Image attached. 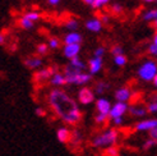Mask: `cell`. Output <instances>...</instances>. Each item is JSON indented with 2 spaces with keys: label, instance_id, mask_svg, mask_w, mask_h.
I'll return each instance as SVG.
<instances>
[{
  "label": "cell",
  "instance_id": "1",
  "mask_svg": "<svg viewBox=\"0 0 157 156\" xmlns=\"http://www.w3.org/2000/svg\"><path fill=\"white\" fill-rule=\"evenodd\" d=\"M49 105L52 109L55 115L70 126L75 124L82 119V111L78 107L75 100L70 97L65 91L60 88H54L49 92L48 96Z\"/></svg>",
  "mask_w": 157,
  "mask_h": 156
},
{
  "label": "cell",
  "instance_id": "2",
  "mask_svg": "<svg viewBox=\"0 0 157 156\" xmlns=\"http://www.w3.org/2000/svg\"><path fill=\"white\" fill-rule=\"evenodd\" d=\"M119 138V132L115 128H109L106 131H104L102 133L97 135L95 138L92 139V146L93 147H110L114 146Z\"/></svg>",
  "mask_w": 157,
  "mask_h": 156
},
{
  "label": "cell",
  "instance_id": "3",
  "mask_svg": "<svg viewBox=\"0 0 157 156\" xmlns=\"http://www.w3.org/2000/svg\"><path fill=\"white\" fill-rule=\"evenodd\" d=\"M64 74H65L68 84L83 86V84H87L92 80V74L91 73H84L83 71H78V69H74L73 67H70V65L65 67Z\"/></svg>",
  "mask_w": 157,
  "mask_h": 156
},
{
  "label": "cell",
  "instance_id": "4",
  "mask_svg": "<svg viewBox=\"0 0 157 156\" xmlns=\"http://www.w3.org/2000/svg\"><path fill=\"white\" fill-rule=\"evenodd\" d=\"M157 76V61L148 59L143 61L140 67L138 68V77L144 82L153 81Z\"/></svg>",
  "mask_w": 157,
  "mask_h": 156
},
{
  "label": "cell",
  "instance_id": "5",
  "mask_svg": "<svg viewBox=\"0 0 157 156\" xmlns=\"http://www.w3.org/2000/svg\"><path fill=\"white\" fill-rule=\"evenodd\" d=\"M78 101L82 105H90L95 101V93L90 87H82L78 91Z\"/></svg>",
  "mask_w": 157,
  "mask_h": 156
},
{
  "label": "cell",
  "instance_id": "6",
  "mask_svg": "<svg viewBox=\"0 0 157 156\" xmlns=\"http://www.w3.org/2000/svg\"><path fill=\"white\" fill-rule=\"evenodd\" d=\"M129 110V105L127 103H120V101H116V103L113 105L111 110H110L109 116L111 119L115 118H121V116Z\"/></svg>",
  "mask_w": 157,
  "mask_h": 156
},
{
  "label": "cell",
  "instance_id": "7",
  "mask_svg": "<svg viewBox=\"0 0 157 156\" xmlns=\"http://www.w3.org/2000/svg\"><path fill=\"white\" fill-rule=\"evenodd\" d=\"M157 128V119H144L136 124V129L138 132H150Z\"/></svg>",
  "mask_w": 157,
  "mask_h": 156
},
{
  "label": "cell",
  "instance_id": "8",
  "mask_svg": "<svg viewBox=\"0 0 157 156\" xmlns=\"http://www.w3.org/2000/svg\"><path fill=\"white\" fill-rule=\"evenodd\" d=\"M81 51V45L79 44H73V45H64L63 48V54L68 59H73L79 55Z\"/></svg>",
  "mask_w": 157,
  "mask_h": 156
},
{
  "label": "cell",
  "instance_id": "9",
  "mask_svg": "<svg viewBox=\"0 0 157 156\" xmlns=\"http://www.w3.org/2000/svg\"><path fill=\"white\" fill-rule=\"evenodd\" d=\"M102 65H104V61H102V58H96L93 57L92 59L88 60V71L91 74H97L101 69H102Z\"/></svg>",
  "mask_w": 157,
  "mask_h": 156
},
{
  "label": "cell",
  "instance_id": "10",
  "mask_svg": "<svg viewBox=\"0 0 157 156\" xmlns=\"http://www.w3.org/2000/svg\"><path fill=\"white\" fill-rule=\"evenodd\" d=\"M113 105L110 104V101L107 99H104V97H100L97 101H96V109L100 114H106L109 115L110 114V110H111Z\"/></svg>",
  "mask_w": 157,
  "mask_h": 156
},
{
  "label": "cell",
  "instance_id": "11",
  "mask_svg": "<svg viewBox=\"0 0 157 156\" xmlns=\"http://www.w3.org/2000/svg\"><path fill=\"white\" fill-rule=\"evenodd\" d=\"M56 73L55 72L54 68H45V69H41L38 71L36 74H35V81L37 82H42V81H46V80H50V78Z\"/></svg>",
  "mask_w": 157,
  "mask_h": 156
},
{
  "label": "cell",
  "instance_id": "12",
  "mask_svg": "<svg viewBox=\"0 0 157 156\" xmlns=\"http://www.w3.org/2000/svg\"><path fill=\"white\" fill-rule=\"evenodd\" d=\"M115 99H116V101H120V103H128L132 99V92L127 87L117 88L115 91Z\"/></svg>",
  "mask_w": 157,
  "mask_h": 156
},
{
  "label": "cell",
  "instance_id": "13",
  "mask_svg": "<svg viewBox=\"0 0 157 156\" xmlns=\"http://www.w3.org/2000/svg\"><path fill=\"white\" fill-rule=\"evenodd\" d=\"M56 137L59 139V142L61 143H68L72 141L73 137V132H70L68 128H59L56 131Z\"/></svg>",
  "mask_w": 157,
  "mask_h": 156
},
{
  "label": "cell",
  "instance_id": "14",
  "mask_svg": "<svg viewBox=\"0 0 157 156\" xmlns=\"http://www.w3.org/2000/svg\"><path fill=\"white\" fill-rule=\"evenodd\" d=\"M82 42V36L81 33L75 32V31H72V32H69L65 35L64 37V44L65 45H73V44H79L81 45Z\"/></svg>",
  "mask_w": 157,
  "mask_h": 156
},
{
  "label": "cell",
  "instance_id": "15",
  "mask_svg": "<svg viewBox=\"0 0 157 156\" xmlns=\"http://www.w3.org/2000/svg\"><path fill=\"white\" fill-rule=\"evenodd\" d=\"M102 25L104 23L101 22V19L92 18V19L86 22V28H87L88 31H91V32H100L101 28H102Z\"/></svg>",
  "mask_w": 157,
  "mask_h": 156
},
{
  "label": "cell",
  "instance_id": "16",
  "mask_svg": "<svg viewBox=\"0 0 157 156\" xmlns=\"http://www.w3.org/2000/svg\"><path fill=\"white\" fill-rule=\"evenodd\" d=\"M128 111H129V114L133 116V118H143V116H146V114L148 113L146 107L139 106V105H133V106H130Z\"/></svg>",
  "mask_w": 157,
  "mask_h": 156
},
{
  "label": "cell",
  "instance_id": "17",
  "mask_svg": "<svg viewBox=\"0 0 157 156\" xmlns=\"http://www.w3.org/2000/svg\"><path fill=\"white\" fill-rule=\"evenodd\" d=\"M25 64L29 69H36V68H40L42 65V59L38 58V57H31V58H27L25 60Z\"/></svg>",
  "mask_w": 157,
  "mask_h": 156
},
{
  "label": "cell",
  "instance_id": "18",
  "mask_svg": "<svg viewBox=\"0 0 157 156\" xmlns=\"http://www.w3.org/2000/svg\"><path fill=\"white\" fill-rule=\"evenodd\" d=\"M50 83L52 86H63L67 83V78H65V74L64 73H59L56 72L51 78H50Z\"/></svg>",
  "mask_w": 157,
  "mask_h": 156
},
{
  "label": "cell",
  "instance_id": "19",
  "mask_svg": "<svg viewBox=\"0 0 157 156\" xmlns=\"http://www.w3.org/2000/svg\"><path fill=\"white\" fill-rule=\"evenodd\" d=\"M109 87H110L109 83H106V82H104V81H100V82H97L96 86H95V91H96L97 95H104V93L109 90Z\"/></svg>",
  "mask_w": 157,
  "mask_h": 156
},
{
  "label": "cell",
  "instance_id": "20",
  "mask_svg": "<svg viewBox=\"0 0 157 156\" xmlns=\"http://www.w3.org/2000/svg\"><path fill=\"white\" fill-rule=\"evenodd\" d=\"M69 65H70V67H73L74 69H78V71H83V69L86 68V64L83 63V60H81L78 57H77V58H73V59H70Z\"/></svg>",
  "mask_w": 157,
  "mask_h": 156
},
{
  "label": "cell",
  "instance_id": "21",
  "mask_svg": "<svg viewBox=\"0 0 157 156\" xmlns=\"http://www.w3.org/2000/svg\"><path fill=\"white\" fill-rule=\"evenodd\" d=\"M143 19L147 22H155L157 21V9H151L143 14Z\"/></svg>",
  "mask_w": 157,
  "mask_h": 156
},
{
  "label": "cell",
  "instance_id": "22",
  "mask_svg": "<svg viewBox=\"0 0 157 156\" xmlns=\"http://www.w3.org/2000/svg\"><path fill=\"white\" fill-rule=\"evenodd\" d=\"M33 23L35 22H32V21H29L28 18H26L25 15L21 18V21H19V25H21V27L22 28H25V29H31L33 27Z\"/></svg>",
  "mask_w": 157,
  "mask_h": 156
},
{
  "label": "cell",
  "instance_id": "23",
  "mask_svg": "<svg viewBox=\"0 0 157 156\" xmlns=\"http://www.w3.org/2000/svg\"><path fill=\"white\" fill-rule=\"evenodd\" d=\"M127 57L124 55V54H121V55H117V57H114V63L117 65V67H124L125 64H127Z\"/></svg>",
  "mask_w": 157,
  "mask_h": 156
},
{
  "label": "cell",
  "instance_id": "24",
  "mask_svg": "<svg viewBox=\"0 0 157 156\" xmlns=\"http://www.w3.org/2000/svg\"><path fill=\"white\" fill-rule=\"evenodd\" d=\"M105 155L106 156H117V155H119V150H117V147L115 145L110 146V147H107V149H106Z\"/></svg>",
  "mask_w": 157,
  "mask_h": 156
},
{
  "label": "cell",
  "instance_id": "25",
  "mask_svg": "<svg viewBox=\"0 0 157 156\" xmlns=\"http://www.w3.org/2000/svg\"><path fill=\"white\" fill-rule=\"evenodd\" d=\"M157 145V142L155 141V139H152V138H147L146 141L143 142V150H151L153 146H156Z\"/></svg>",
  "mask_w": 157,
  "mask_h": 156
},
{
  "label": "cell",
  "instance_id": "26",
  "mask_svg": "<svg viewBox=\"0 0 157 156\" xmlns=\"http://www.w3.org/2000/svg\"><path fill=\"white\" fill-rule=\"evenodd\" d=\"M25 17L28 18L29 21H32V22H36L40 19V13H37V12H27L25 14Z\"/></svg>",
  "mask_w": 157,
  "mask_h": 156
},
{
  "label": "cell",
  "instance_id": "27",
  "mask_svg": "<svg viewBox=\"0 0 157 156\" xmlns=\"http://www.w3.org/2000/svg\"><path fill=\"white\" fill-rule=\"evenodd\" d=\"M109 118H110L109 115H106V114H100V113H98V114L96 115V118H95V122H96L97 124H105Z\"/></svg>",
  "mask_w": 157,
  "mask_h": 156
},
{
  "label": "cell",
  "instance_id": "28",
  "mask_svg": "<svg viewBox=\"0 0 157 156\" xmlns=\"http://www.w3.org/2000/svg\"><path fill=\"white\" fill-rule=\"evenodd\" d=\"M65 27H67L68 29H70V32H72V31H75V29L78 28V22H77L75 19H69V21H67V23H65Z\"/></svg>",
  "mask_w": 157,
  "mask_h": 156
},
{
  "label": "cell",
  "instance_id": "29",
  "mask_svg": "<svg viewBox=\"0 0 157 156\" xmlns=\"http://www.w3.org/2000/svg\"><path fill=\"white\" fill-rule=\"evenodd\" d=\"M147 111L150 114H157V100L151 101V103L147 105Z\"/></svg>",
  "mask_w": 157,
  "mask_h": 156
},
{
  "label": "cell",
  "instance_id": "30",
  "mask_svg": "<svg viewBox=\"0 0 157 156\" xmlns=\"http://www.w3.org/2000/svg\"><path fill=\"white\" fill-rule=\"evenodd\" d=\"M48 45H49L50 49H58L59 46H60V41L58 40L56 37H51L50 40H49V42H48Z\"/></svg>",
  "mask_w": 157,
  "mask_h": 156
},
{
  "label": "cell",
  "instance_id": "31",
  "mask_svg": "<svg viewBox=\"0 0 157 156\" xmlns=\"http://www.w3.org/2000/svg\"><path fill=\"white\" fill-rule=\"evenodd\" d=\"M48 49H49V45H45V44H40L37 45V53L40 54V55H45L46 53H48Z\"/></svg>",
  "mask_w": 157,
  "mask_h": 156
},
{
  "label": "cell",
  "instance_id": "32",
  "mask_svg": "<svg viewBox=\"0 0 157 156\" xmlns=\"http://www.w3.org/2000/svg\"><path fill=\"white\" fill-rule=\"evenodd\" d=\"M111 54H113L114 57L121 55V54H124V53H123V48H121V46H119V45H115L114 48L111 49Z\"/></svg>",
  "mask_w": 157,
  "mask_h": 156
},
{
  "label": "cell",
  "instance_id": "33",
  "mask_svg": "<svg viewBox=\"0 0 157 156\" xmlns=\"http://www.w3.org/2000/svg\"><path fill=\"white\" fill-rule=\"evenodd\" d=\"M105 55V49L102 48V46H100V48H97L95 50V53H93V57H96V58H102Z\"/></svg>",
  "mask_w": 157,
  "mask_h": 156
},
{
  "label": "cell",
  "instance_id": "34",
  "mask_svg": "<svg viewBox=\"0 0 157 156\" xmlns=\"http://www.w3.org/2000/svg\"><path fill=\"white\" fill-rule=\"evenodd\" d=\"M109 3V0H95V3H93V8H97V9H98V8H102L104 5H106Z\"/></svg>",
  "mask_w": 157,
  "mask_h": 156
},
{
  "label": "cell",
  "instance_id": "35",
  "mask_svg": "<svg viewBox=\"0 0 157 156\" xmlns=\"http://www.w3.org/2000/svg\"><path fill=\"white\" fill-rule=\"evenodd\" d=\"M79 141H81V133H79L78 131H74V132H73L72 141H70V142H72V143H78Z\"/></svg>",
  "mask_w": 157,
  "mask_h": 156
},
{
  "label": "cell",
  "instance_id": "36",
  "mask_svg": "<svg viewBox=\"0 0 157 156\" xmlns=\"http://www.w3.org/2000/svg\"><path fill=\"white\" fill-rule=\"evenodd\" d=\"M148 53H150L152 57H157V45H155L152 42L150 46H148Z\"/></svg>",
  "mask_w": 157,
  "mask_h": 156
},
{
  "label": "cell",
  "instance_id": "37",
  "mask_svg": "<svg viewBox=\"0 0 157 156\" xmlns=\"http://www.w3.org/2000/svg\"><path fill=\"white\" fill-rule=\"evenodd\" d=\"M113 123L115 124L116 127H120V126H123V123H124L123 116H121V118H115V119H113Z\"/></svg>",
  "mask_w": 157,
  "mask_h": 156
},
{
  "label": "cell",
  "instance_id": "38",
  "mask_svg": "<svg viewBox=\"0 0 157 156\" xmlns=\"http://www.w3.org/2000/svg\"><path fill=\"white\" fill-rule=\"evenodd\" d=\"M148 133H150V138L155 139V141L157 142V128H155V129L150 131V132H148Z\"/></svg>",
  "mask_w": 157,
  "mask_h": 156
},
{
  "label": "cell",
  "instance_id": "39",
  "mask_svg": "<svg viewBox=\"0 0 157 156\" xmlns=\"http://www.w3.org/2000/svg\"><path fill=\"white\" fill-rule=\"evenodd\" d=\"M36 114H37V116H45L46 115V110L42 109V107H37L36 109Z\"/></svg>",
  "mask_w": 157,
  "mask_h": 156
},
{
  "label": "cell",
  "instance_id": "40",
  "mask_svg": "<svg viewBox=\"0 0 157 156\" xmlns=\"http://www.w3.org/2000/svg\"><path fill=\"white\" fill-rule=\"evenodd\" d=\"M113 12H114V13H120V12H121V6H120L119 4H115V5L113 6Z\"/></svg>",
  "mask_w": 157,
  "mask_h": 156
},
{
  "label": "cell",
  "instance_id": "41",
  "mask_svg": "<svg viewBox=\"0 0 157 156\" xmlns=\"http://www.w3.org/2000/svg\"><path fill=\"white\" fill-rule=\"evenodd\" d=\"M101 22H102V23H107L109 22V17H107V15H102V17H101Z\"/></svg>",
  "mask_w": 157,
  "mask_h": 156
},
{
  "label": "cell",
  "instance_id": "42",
  "mask_svg": "<svg viewBox=\"0 0 157 156\" xmlns=\"http://www.w3.org/2000/svg\"><path fill=\"white\" fill-rule=\"evenodd\" d=\"M83 2L86 4H88V5H93V3H95V0H83Z\"/></svg>",
  "mask_w": 157,
  "mask_h": 156
},
{
  "label": "cell",
  "instance_id": "43",
  "mask_svg": "<svg viewBox=\"0 0 157 156\" xmlns=\"http://www.w3.org/2000/svg\"><path fill=\"white\" fill-rule=\"evenodd\" d=\"M59 2H60V0H49V3H50L51 5H56Z\"/></svg>",
  "mask_w": 157,
  "mask_h": 156
},
{
  "label": "cell",
  "instance_id": "44",
  "mask_svg": "<svg viewBox=\"0 0 157 156\" xmlns=\"http://www.w3.org/2000/svg\"><path fill=\"white\" fill-rule=\"evenodd\" d=\"M153 44L155 45H157V32L155 33V36H153Z\"/></svg>",
  "mask_w": 157,
  "mask_h": 156
},
{
  "label": "cell",
  "instance_id": "45",
  "mask_svg": "<svg viewBox=\"0 0 157 156\" xmlns=\"http://www.w3.org/2000/svg\"><path fill=\"white\" fill-rule=\"evenodd\" d=\"M0 44H4V35H0Z\"/></svg>",
  "mask_w": 157,
  "mask_h": 156
},
{
  "label": "cell",
  "instance_id": "46",
  "mask_svg": "<svg viewBox=\"0 0 157 156\" xmlns=\"http://www.w3.org/2000/svg\"><path fill=\"white\" fill-rule=\"evenodd\" d=\"M152 82H153V84H155V87H157V76L155 77V80H153Z\"/></svg>",
  "mask_w": 157,
  "mask_h": 156
},
{
  "label": "cell",
  "instance_id": "47",
  "mask_svg": "<svg viewBox=\"0 0 157 156\" xmlns=\"http://www.w3.org/2000/svg\"><path fill=\"white\" fill-rule=\"evenodd\" d=\"M153 27L157 29V21H155V22H153Z\"/></svg>",
  "mask_w": 157,
  "mask_h": 156
},
{
  "label": "cell",
  "instance_id": "48",
  "mask_svg": "<svg viewBox=\"0 0 157 156\" xmlns=\"http://www.w3.org/2000/svg\"><path fill=\"white\" fill-rule=\"evenodd\" d=\"M144 2H147V3H151V2H156V0H144Z\"/></svg>",
  "mask_w": 157,
  "mask_h": 156
},
{
  "label": "cell",
  "instance_id": "49",
  "mask_svg": "<svg viewBox=\"0 0 157 156\" xmlns=\"http://www.w3.org/2000/svg\"><path fill=\"white\" fill-rule=\"evenodd\" d=\"M156 2H157V0H156Z\"/></svg>",
  "mask_w": 157,
  "mask_h": 156
}]
</instances>
